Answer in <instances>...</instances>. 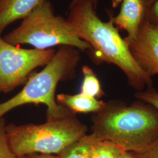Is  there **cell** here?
I'll return each instance as SVG.
<instances>
[{"instance_id":"cell-7","label":"cell","mask_w":158,"mask_h":158,"mask_svg":"<svg viewBox=\"0 0 158 158\" xmlns=\"http://www.w3.org/2000/svg\"><path fill=\"white\" fill-rule=\"evenodd\" d=\"M137 64L149 77L158 74V29L145 19L135 38L126 42Z\"/></svg>"},{"instance_id":"cell-20","label":"cell","mask_w":158,"mask_h":158,"mask_svg":"<svg viewBox=\"0 0 158 158\" xmlns=\"http://www.w3.org/2000/svg\"><path fill=\"white\" fill-rule=\"evenodd\" d=\"M83 1V0H72V1L70 3V4H75V3H76V2H79V1ZM87 1H90L93 4V5L97 9V4H98V0H87Z\"/></svg>"},{"instance_id":"cell-5","label":"cell","mask_w":158,"mask_h":158,"mask_svg":"<svg viewBox=\"0 0 158 158\" xmlns=\"http://www.w3.org/2000/svg\"><path fill=\"white\" fill-rule=\"evenodd\" d=\"M2 38L13 45L29 44L42 50L56 46H70L83 52L91 49L89 44L74 33L66 19L55 14L48 0L40 3L17 28Z\"/></svg>"},{"instance_id":"cell-2","label":"cell","mask_w":158,"mask_h":158,"mask_svg":"<svg viewBox=\"0 0 158 158\" xmlns=\"http://www.w3.org/2000/svg\"><path fill=\"white\" fill-rule=\"evenodd\" d=\"M92 122L96 139L111 142L124 151L143 154L158 139V111L144 102L130 106L106 102L94 113Z\"/></svg>"},{"instance_id":"cell-19","label":"cell","mask_w":158,"mask_h":158,"mask_svg":"<svg viewBox=\"0 0 158 158\" xmlns=\"http://www.w3.org/2000/svg\"><path fill=\"white\" fill-rule=\"evenodd\" d=\"M20 158H60L57 155H51V154H30L25 155Z\"/></svg>"},{"instance_id":"cell-1","label":"cell","mask_w":158,"mask_h":158,"mask_svg":"<svg viewBox=\"0 0 158 158\" xmlns=\"http://www.w3.org/2000/svg\"><path fill=\"white\" fill-rule=\"evenodd\" d=\"M66 20L79 38L90 46L89 51L96 62L112 63L118 67L130 85L139 91L151 86L152 78L137 64L111 18L108 22L102 21L90 1L83 0L70 4Z\"/></svg>"},{"instance_id":"cell-3","label":"cell","mask_w":158,"mask_h":158,"mask_svg":"<svg viewBox=\"0 0 158 158\" xmlns=\"http://www.w3.org/2000/svg\"><path fill=\"white\" fill-rule=\"evenodd\" d=\"M80 59L77 49L61 46L42 70L29 77L22 90L0 103V119L15 108L28 104L46 105L47 119L62 118L72 114L57 102L55 96L59 82L73 75Z\"/></svg>"},{"instance_id":"cell-13","label":"cell","mask_w":158,"mask_h":158,"mask_svg":"<svg viewBox=\"0 0 158 158\" xmlns=\"http://www.w3.org/2000/svg\"><path fill=\"white\" fill-rule=\"evenodd\" d=\"M124 151L111 142L96 138L91 145L89 158H119Z\"/></svg>"},{"instance_id":"cell-14","label":"cell","mask_w":158,"mask_h":158,"mask_svg":"<svg viewBox=\"0 0 158 158\" xmlns=\"http://www.w3.org/2000/svg\"><path fill=\"white\" fill-rule=\"evenodd\" d=\"M6 121L0 119V158H20L12 150L6 136Z\"/></svg>"},{"instance_id":"cell-6","label":"cell","mask_w":158,"mask_h":158,"mask_svg":"<svg viewBox=\"0 0 158 158\" xmlns=\"http://www.w3.org/2000/svg\"><path fill=\"white\" fill-rule=\"evenodd\" d=\"M53 49H27L13 45L0 35V93H8L22 85L36 68L46 65Z\"/></svg>"},{"instance_id":"cell-17","label":"cell","mask_w":158,"mask_h":158,"mask_svg":"<svg viewBox=\"0 0 158 158\" xmlns=\"http://www.w3.org/2000/svg\"><path fill=\"white\" fill-rule=\"evenodd\" d=\"M143 155L148 158H158V139Z\"/></svg>"},{"instance_id":"cell-10","label":"cell","mask_w":158,"mask_h":158,"mask_svg":"<svg viewBox=\"0 0 158 158\" xmlns=\"http://www.w3.org/2000/svg\"><path fill=\"white\" fill-rule=\"evenodd\" d=\"M59 104L66 108L71 112L95 113L104 107L106 102L80 93L75 95L60 94L56 97Z\"/></svg>"},{"instance_id":"cell-15","label":"cell","mask_w":158,"mask_h":158,"mask_svg":"<svg viewBox=\"0 0 158 158\" xmlns=\"http://www.w3.org/2000/svg\"><path fill=\"white\" fill-rule=\"evenodd\" d=\"M135 96L142 102L151 105L158 111V92L141 91L135 93Z\"/></svg>"},{"instance_id":"cell-16","label":"cell","mask_w":158,"mask_h":158,"mask_svg":"<svg viewBox=\"0 0 158 158\" xmlns=\"http://www.w3.org/2000/svg\"><path fill=\"white\" fill-rule=\"evenodd\" d=\"M144 19L154 27L158 29V0L146 8Z\"/></svg>"},{"instance_id":"cell-21","label":"cell","mask_w":158,"mask_h":158,"mask_svg":"<svg viewBox=\"0 0 158 158\" xmlns=\"http://www.w3.org/2000/svg\"><path fill=\"white\" fill-rule=\"evenodd\" d=\"M145 6H146V8L149 7L150 6L153 4L157 0H142Z\"/></svg>"},{"instance_id":"cell-11","label":"cell","mask_w":158,"mask_h":158,"mask_svg":"<svg viewBox=\"0 0 158 158\" xmlns=\"http://www.w3.org/2000/svg\"><path fill=\"white\" fill-rule=\"evenodd\" d=\"M95 139L91 134L85 135L65 148L57 155L60 158H89L91 145Z\"/></svg>"},{"instance_id":"cell-9","label":"cell","mask_w":158,"mask_h":158,"mask_svg":"<svg viewBox=\"0 0 158 158\" xmlns=\"http://www.w3.org/2000/svg\"><path fill=\"white\" fill-rule=\"evenodd\" d=\"M44 0H0V35L12 23L23 19Z\"/></svg>"},{"instance_id":"cell-18","label":"cell","mask_w":158,"mask_h":158,"mask_svg":"<svg viewBox=\"0 0 158 158\" xmlns=\"http://www.w3.org/2000/svg\"><path fill=\"white\" fill-rule=\"evenodd\" d=\"M119 158H148L143 155L134 152L124 151Z\"/></svg>"},{"instance_id":"cell-12","label":"cell","mask_w":158,"mask_h":158,"mask_svg":"<svg viewBox=\"0 0 158 158\" xmlns=\"http://www.w3.org/2000/svg\"><path fill=\"white\" fill-rule=\"evenodd\" d=\"M82 72L83 81L80 93L97 99L104 95L100 81L92 69L85 65L82 68Z\"/></svg>"},{"instance_id":"cell-8","label":"cell","mask_w":158,"mask_h":158,"mask_svg":"<svg viewBox=\"0 0 158 158\" xmlns=\"http://www.w3.org/2000/svg\"><path fill=\"white\" fill-rule=\"evenodd\" d=\"M146 6L142 0H123L121 9L116 17L110 16L114 26L118 29L125 30L127 36L126 42L134 40L145 19Z\"/></svg>"},{"instance_id":"cell-22","label":"cell","mask_w":158,"mask_h":158,"mask_svg":"<svg viewBox=\"0 0 158 158\" xmlns=\"http://www.w3.org/2000/svg\"><path fill=\"white\" fill-rule=\"evenodd\" d=\"M123 1V0H111V3H112L113 8H117L120 4H121Z\"/></svg>"},{"instance_id":"cell-4","label":"cell","mask_w":158,"mask_h":158,"mask_svg":"<svg viewBox=\"0 0 158 158\" xmlns=\"http://www.w3.org/2000/svg\"><path fill=\"white\" fill-rule=\"evenodd\" d=\"M6 136L18 157L30 154L58 155L65 148L87 135V127L72 113L47 119L43 124L6 125Z\"/></svg>"}]
</instances>
